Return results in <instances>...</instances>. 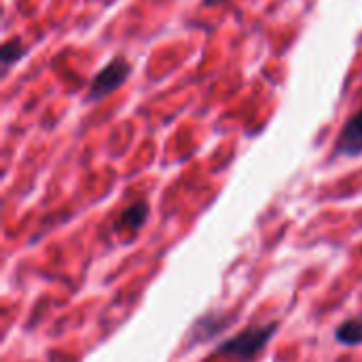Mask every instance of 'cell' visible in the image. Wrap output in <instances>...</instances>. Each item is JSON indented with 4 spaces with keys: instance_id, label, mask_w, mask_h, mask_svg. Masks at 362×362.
Instances as JSON below:
<instances>
[{
    "instance_id": "cell-4",
    "label": "cell",
    "mask_w": 362,
    "mask_h": 362,
    "mask_svg": "<svg viewBox=\"0 0 362 362\" xmlns=\"http://www.w3.org/2000/svg\"><path fill=\"white\" fill-rule=\"evenodd\" d=\"M335 339L344 346H361L362 344V320H346L339 325Z\"/></svg>"
},
{
    "instance_id": "cell-3",
    "label": "cell",
    "mask_w": 362,
    "mask_h": 362,
    "mask_svg": "<svg viewBox=\"0 0 362 362\" xmlns=\"http://www.w3.org/2000/svg\"><path fill=\"white\" fill-rule=\"evenodd\" d=\"M335 153L341 157H356L362 153V106L341 127L335 142Z\"/></svg>"
},
{
    "instance_id": "cell-5",
    "label": "cell",
    "mask_w": 362,
    "mask_h": 362,
    "mask_svg": "<svg viewBox=\"0 0 362 362\" xmlns=\"http://www.w3.org/2000/svg\"><path fill=\"white\" fill-rule=\"evenodd\" d=\"M148 218V204L146 202H138L132 204L119 218V225L123 227H142Z\"/></svg>"
},
{
    "instance_id": "cell-6",
    "label": "cell",
    "mask_w": 362,
    "mask_h": 362,
    "mask_svg": "<svg viewBox=\"0 0 362 362\" xmlns=\"http://www.w3.org/2000/svg\"><path fill=\"white\" fill-rule=\"evenodd\" d=\"M23 53H25V47H23V42H21L19 38L6 40V42L2 45V49H0V55H2V64H4V66L15 64Z\"/></svg>"
},
{
    "instance_id": "cell-2",
    "label": "cell",
    "mask_w": 362,
    "mask_h": 362,
    "mask_svg": "<svg viewBox=\"0 0 362 362\" xmlns=\"http://www.w3.org/2000/svg\"><path fill=\"white\" fill-rule=\"evenodd\" d=\"M132 74V64L119 55L115 59H110L91 81L89 91H87V102H98L104 100L106 95H110L112 91H117Z\"/></svg>"
},
{
    "instance_id": "cell-1",
    "label": "cell",
    "mask_w": 362,
    "mask_h": 362,
    "mask_svg": "<svg viewBox=\"0 0 362 362\" xmlns=\"http://www.w3.org/2000/svg\"><path fill=\"white\" fill-rule=\"evenodd\" d=\"M276 331H278V322H272L265 327H248L246 331L225 339L214 350V354L238 358L240 362H252L265 350L267 341L276 335Z\"/></svg>"
}]
</instances>
